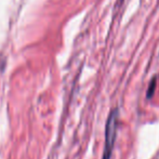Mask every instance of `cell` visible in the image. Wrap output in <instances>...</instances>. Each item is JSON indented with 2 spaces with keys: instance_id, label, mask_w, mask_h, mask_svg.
Listing matches in <instances>:
<instances>
[{
  "instance_id": "6da1fadb",
  "label": "cell",
  "mask_w": 159,
  "mask_h": 159,
  "mask_svg": "<svg viewBox=\"0 0 159 159\" xmlns=\"http://www.w3.org/2000/svg\"><path fill=\"white\" fill-rule=\"evenodd\" d=\"M118 117H119V109L114 108L109 113L108 118H107L106 128H105V146L103 159H111V153H113L116 138H117L116 134H117Z\"/></svg>"
},
{
  "instance_id": "7a4b0ae2",
  "label": "cell",
  "mask_w": 159,
  "mask_h": 159,
  "mask_svg": "<svg viewBox=\"0 0 159 159\" xmlns=\"http://www.w3.org/2000/svg\"><path fill=\"white\" fill-rule=\"evenodd\" d=\"M156 86H157V78L154 77L153 79L151 80V82H149L148 89H147V93H146L147 98H152V96L154 95L155 90H156Z\"/></svg>"
}]
</instances>
